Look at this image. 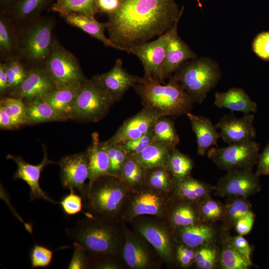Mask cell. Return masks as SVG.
Masks as SVG:
<instances>
[{
	"instance_id": "obj_1",
	"label": "cell",
	"mask_w": 269,
	"mask_h": 269,
	"mask_svg": "<svg viewBox=\"0 0 269 269\" xmlns=\"http://www.w3.org/2000/svg\"><path fill=\"white\" fill-rule=\"evenodd\" d=\"M184 8L179 10L174 0H121L107 22L109 39L127 52L170 29Z\"/></svg>"
},
{
	"instance_id": "obj_2",
	"label": "cell",
	"mask_w": 269,
	"mask_h": 269,
	"mask_svg": "<svg viewBox=\"0 0 269 269\" xmlns=\"http://www.w3.org/2000/svg\"><path fill=\"white\" fill-rule=\"evenodd\" d=\"M133 88L143 108L160 117L186 115L195 103L173 76L166 84L142 77Z\"/></svg>"
},
{
	"instance_id": "obj_3",
	"label": "cell",
	"mask_w": 269,
	"mask_h": 269,
	"mask_svg": "<svg viewBox=\"0 0 269 269\" xmlns=\"http://www.w3.org/2000/svg\"><path fill=\"white\" fill-rule=\"evenodd\" d=\"M113 219L87 217L78 221L74 227L66 229V234L89 254L114 255L118 251L120 240Z\"/></svg>"
},
{
	"instance_id": "obj_4",
	"label": "cell",
	"mask_w": 269,
	"mask_h": 269,
	"mask_svg": "<svg viewBox=\"0 0 269 269\" xmlns=\"http://www.w3.org/2000/svg\"><path fill=\"white\" fill-rule=\"evenodd\" d=\"M129 189L119 178L102 177L87 186L83 206L91 217L114 219L120 211Z\"/></svg>"
},
{
	"instance_id": "obj_5",
	"label": "cell",
	"mask_w": 269,
	"mask_h": 269,
	"mask_svg": "<svg viewBox=\"0 0 269 269\" xmlns=\"http://www.w3.org/2000/svg\"><path fill=\"white\" fill-rule=\"evenodd\" d=\"M173 76L195 103H202L217 84L221 73L218 65L205 57L183 63Z\"/></svg>"
},
{
	"instance_id": "obj_6",
	"label": "cell",
	"mask_w": 269,
	"mask_h": 269,
	"mask_svg": "<svg viewBox=\"0 0 269 269\" xmlns=\"http://www.w3.org/2000/svg\"><path fill=\"white\" fill-rule=\"evenodd\" d=\"M116 102L93 78L86 79L79 88L71 119L97 122L104 118Z\"/></svg>"
},
{
	"instance_id": "obj_7",
	"label": "cell",
	"mask_w": 269,
	"mask_h": 269,
	"mask_svg": "<svg viewBox=\"0 0 269 269\" xmlns=\"http://www.w3.org/2000/svg\"><path fill=\"white\" fill-rule=\"evenodd\" d=\"M179 20L175 22L170 29L156 39L128 49V53L134 54L140 60L144 69L143 78L165 84L163 76L164 62L169 41L177 32Z\"/></svg>"
},
{
	"instance_id": "obj_8",
	"label": "cell",
	"mask_w": 269,
	"mask_h": 269,
	"mask_svg": "<svg viewBox=\"0 0 269 269\" xmlns=\"http://www.w3.org/2000/svg\"><path fill=\"white\" fill-rule=\"evenodd\" d=\"M44 69L56 88H79L86 80L74 55L57 42L53 43Z\"/></svg>"
},
{
	"instance_id": "obj_9",
	"label": "cell",
	"mask_w": 269,
	"mask_h": 269,
	"mask_svg": "<svg viewBox=\"0 0 269 269\" xmlns=\"http://www.w3.org/2000/svg\"><path fill=\"white\" fill-rule=\"evenodd\" d=\"M260 146L251 141L229 144L223 147H212L207 156L217 166L227 171L237 169L252 170L257 164Z\"/></svg>"
},
{
	"instance_id": "obj_10",
	"label": "cell",
	"mask_w": 269,
	"mask_h": 269,
	"mask_svg": "<svg viewBox=\"0 0 269 269\" xmlns=\"http://www.w3.org/2000/svg\"><path fill=\"white\" fill-rule=\"evenodd\" d=\"M53 22L50 20L37 21L27 29L23 40L24 56L33 62L46 61L53 46Z\"/></svg>"
},
{
	"instance_id": "obj_11",
	"label": "cell",
	"mask_w": 269,
	"mask_h": 269,
	"mask_svg": "<svg viewBox=\"0 0 269 269\" xmlns=\"http://www.w3.org/2000/svg\"><path fill=\"white\" fill-rule=\"evenodd\" d=\"M260 188L259 176L248 169L228 171L214 187L219 196L243 198L258 192Z\"/></svg>"
},
{
	"instance_id": "obj_12",
	"label": "cell",
	"mask_w": 269,
	"mask_h": 269,
	"mask_svg": "<svg viewBox=\"0 0 269 269\" xmlns=\"http://www.w3.org/2000/svg\"><path fill=\"white\" fill-rule=\"evenodd\" d=\"M60 168V180L64 188L77 190L82 197L86 191L85 181L89 178L86 152L64 156L58 162Z\"/></svg>"
},
{
	"instance_id": "obj_13",
	"label": "cell",
	"mask_w": 269,
	"mask_h": 269,
	"mask_svg": "<svg viewBox=\"0 0 269 269\" xmlns=\"http://www.w3.org/2000/svg\"><path fill=\"white\" fill-rule=\"evenodd\" d=\"M252 114H244L241 118L232 115H224L215 125L219 129L220 137L228 144L241 143L253 140L256 131Z\"/></svg>"
},
{
	"instance_id": "obj_14",
	"label": "cell",
	"mask_w": 269,
	"mask_h": 269,
	"mask_svg": "<svg viewBox=\"0 0 269 269\" xmlns=\"http://www.w3.org/2000/svg\"><path fill=\"white\" fill-rule=\"evenodd\" d=\"M159 118L154 113L143 108L138 113L126 120L106 142L109 144H121L138 138L150 131Z\"/></svg>"
},
{
	"instance_id": "obj_15",
	"label": "cell",
	"mask_w": 269,
	"mask_h": 269,
	"mask_svg": "<svg viewBox=\"0 0 269 269\" xmlns=\"http://www.w3.org/2000/svg\"><path fill=\"white\" fill-rule=\"evenodd\" d=\"M7 158L13 160L17 165V170L14 174L13 179L22 180L29 186L30 201L43 199L52 203H57L48 196L39 185L41 172L45 167L54 163L48 159L45 150L42 161L37 165L27 163L19 156L8 155Z\"/></svg>"
},
{
	"instance_id": "obj_16",
	"label": "cell",
	"mask_w": 269,
	"mask_h": 269,
	"mask_svg": "<svg viewBox=\"0 0 269 269\" xmlns=\"http://www.w3.org/2000/svg\"><path fill=\"white\" fill-rule=\"evenodd\" d=\"M100 85L116 102L119 101L124 94L141 79L136 75H132L123 68V62L118 59L108 72L93 77Z\"/></svg>"
},
{
	"instance_id": "obj_17",
	"label": "cell",
	"mask_w": 269,
	"mask_h": 269,
	"mask_svg": "<svg viewBox=\"0 0 269 269\" xmlns=\"http://www.w3.org/2000/svg\"><path fill=\"white\" fill-rule=\"evenodd\" d=\"M55 88L44 69H35L27 72L24 80L12 90L10 96L27 101L43 98Z\"/></svg>"
},
{
	"instance_id": "obj_18",
	"label": "cell",
	"mask_w": 269,
	"mask_h": 269,
	"mask_svg": "<svg viewBox=\"0 0 269 269\" xmlns=\"http://www.w3.org/2000/svg\"><path fill=\"white\" fill-rule=\"evenodd\" d=\"M154 189L143 190L134 196L131 201L127 216L130 220L140 215L161 216L165 209L164 198Z\"/></svg>"
},
{
	"instance_id": "obj_19",
	"label": "cell",
	"mask_w": 269,
	"mask_h": 269,
	"mask_svg": "<svg viewBox=\"0 0 269 269\" xmlns=\"http://www.w3.org/2000/svg\"><path fill=\"white\" fill-rule=\"evenodd\" d=\"M136 228L162 259L168 262L172 261L173 248L170 236L161 224L150 221H142L137 224Z\"/></svg>"
},
{
	"instance_id": "obj_20",
	"label": "cell",
	"mask_w": 269,
	"mask_h": 269,
	"mask_svg": "<svg viewBox=\"0 0 269 269\" xmlns=\"http://www.w3.org/2000/svg\"><path fill=\"white\" fill-rule=\"evenodd\" d=\"M91 138V143L86 151L88 161V186L102 177L111 176L110 160L103 141H100L99 135L96 132L92 134Z\"/></svg>"
},
{
	"instance_id": "obj_21",
	"label": "cell",
	"mask_w": 269,
	"mask_h": 269,
	"mask_svg": "<svg viewBox=\"0 0 269 269\" xmlns=\"http://www.w3.org/2000/svg\"><path fill=\"white\" fill-rule=\"evenodd\" d=\"M186 115L196 137L197 154L204 156L212 146L217 145L218 140L220 138L219 133L209 118L194 115L190 112Z\"/></svg>"
},
{
	"instance_id": "obj_22",
	"label": "cell",
	"mask_w": 269,
	"mask_h": 269,
	"mask_svg": "<svg viewBox=\"0 0 269 269\" xmlns=\"http://www.w3.org/2000/svg\"><path fill=\"white\" fill-rule=\"evenodd\" d=\"M197 58L196 54L175 33L170 39L163 67L164 79L175 73L185 62Z\"/></svg>"
},
{
	"instance_id": "obj_23",
	"label": "cell",
	"mask_w": 269,
	"mask_h": 269,
	"mask_svg": "<svg viewBox=\"0 0 269 269\" xmlns=\"http://www.w3.org/2000/svg\"><path fill=\"white\" fill-rule=\"evenodd\" d=\"M214 105L219 108H225L244 114L256 113L257 103L251 100L241 88H232L224 92H216Z\"/></svg>"
},
{
	"instance_id": "obj_24",
	"label": "cell",
	"mask_w": 269,
	"mask_h": 269,
	"mask_svg": "<svg viewBox=\"0 0 269 269\" xmlns=\"http://www.w3.org/2000/svg\"><path fill=\"white\" fill-rule=\"evenodd\" d=\"M69 24L80 28L92 37L102 42L106 46L110 47L121 51L124 49L114 43L105 35L104 30L107 23L97 21L94 17L78 13H69L62 16Z\"/></svg>"
},
{
	"instance_id": "obj_25",
	"label": "cell",
	"mask_w": 269,
	"mask_h": 269,
	"mask_svg": "<svg viewBox=\"0 0 269 269\" xmlns=\"http://www.w3.org/2000/svg\"><path fill=\"white\" fill-rule=\"evenodd\" d=\"M123 257L126 264L132 269H143L150 266V256L145 245L138 238L130 233L126 236Z\"/></svg>"
},
{
	"instance_id": "obj_26",
	"label": "cell",
	"mask_w": 269,
	"mask_h": 269,
	"mask_svg": "<svg viewBox=\"0 0 269 269\" xmlns=\"http://www.w3.org/2000/svg\"><path fill=\"white\" fill-rule=\"evenodd\" d=\"M24 102L26 107L27 124L67 120L43 97L36 98Z\"/></svg>"
},
{
	"instance_id": "obj_27",
	"label": "cell",
	"mask_w": 269,
	"mask_h": 269,
	"mask_svg": "<svg viewBox=\"0 0 269 269\" xmlns=\"http://www.w3.org/2000/svg\"><path fill=\"white\" fill-rule=\"evenodd\" d=\"M79 88H56L43 98L67 120L71 119Z\"/></svg>"
},
{
	"instance_id": "obj_28",
	"label": "cell",
	"mask_w": 269,
	"mask_h": 269,
	"mask_svg": "<svg viewBox=\"0 0 269 269\" xmlns=\"http://www.w3.org/2000/svg\"><path fill=\"white\" fill-rule=\"evenodd\" d=\"M179 236L182 243L191 248L208 245L215 236L211 226L198 223L179 227Z\"/></svg>"
},
{
	"instance_id": "obj_29",
	"label": "cell",
	"mask_w": 269,
	"mask_h": 269,
	"mask_svg": "<svg viewBox=\"0 0 269 269\" xmlns=\"http://www.w3.org/2000/svg\"><path fill=\"white\" fill-rule=\"evenodd\" d=\"M173 149L166 145L153 141L142 152L133 156L146 169L165 167Z\"/></svg>"
},
{
	"instance_id": "obj_30",
	"label": "cell",
	"mask_w": 269,
	"mask_h": 269,
	"mask_svg": "<svg viewBox=\"0 0 269 269\" xmlns=\"http://www.w3.org/2000/svg\"><path fill=\"white\" fill-rule=\"evenodd\" d=\"M174 181L178 196L190 201H201L208 197L212 188L207 184L189 176Z\"/></svg>"
},
{
	"instance_id": "obj_31",
	"label": "cell",
	"mask_w": 269,
	"mask_h": 269,
	"mask_svg": "<svg viewBox=\"0 0 269 269\" xmlns=\"http://www.w3.org/2000/svg\"><path fill=\"white\" fill-rule=\"evenodd\" d=\"M152 131L154 142L172 148H176L180 142L174 122L169 117L159 118L153 126Z\"/></svg>"
},
{
	"instance_id": "obj_32",
	"label": "cell",
	"mask_w": 269,
	"mask_h": 269,
	"mask_svg": "<svg viewBox=\"0 0 269 269\" xmlns=\"http://www.w3.org/2000/svg\"><path fill=\"white\" fill-rule=\"evenodd\" d=\"M96 0H56L51 9L62 16L75 13L95 17V15L98 12Z\"/></svg>"
},
{
	"instance_id": "obj_33",
	"label": "cell",
	"mask_w": 269,
	"mask_h": 269,
	"mask_svg": "<svg viewBox=\"0 0 269 269\" xmlns=\"http://www.w3.org/2000/svg\"><path fill=\"white\" fill-rule=\"evenodd\" d=\"M147 169L134 156L128 155L119 178L129 188L145 183Z\"/></svg>"
},
{
	"instance_id": "obj_34",
	"label": "cell",
	"mask_w": 269,
	"mask_h": 269,
	"mask_svg": "<svg viewBox=\"0 0 269 269\" xmlns=\"http://www.w3.org/2000/svg\"><path fill=\"white\" fill-rule=\"evenodd\" d=\"M193 166L192 159L174 148L170 154L165 167L174 180H179L189 176Z\"/></svg>"
},
{
	"instance_id": "obj_35",
	"label": "cell",
	"mask_w": 269,
	"mask_h": 269,
	"mask_svg": "<svg viewBox=\"0 0 269 269\" xmlns=\"http://www.w3.org/2000/svg\"><path fill=\"white\" fill-rule=\"evenodd\" d=\"M224 205L223 221L226 228L235 226L237 221L242 217L251 211V206L243 197H231Z\"/></svg>"
},
{
	"instance_id": "obj_36",
	"label": "cell",
	"mask_w": 269,
	"mask_h": 269,
	"mask_svg": "<svg viewBox=\"0 0 269 269\" xmlns=\"http://www.w3.org/2000/svg\"><path fill=\"white\" fill-rule=\"evenodd\" d=\"M252 262L237 251L227 240L224 242L220 256V266L223 269H247Z\"/></svg>"
},
{
	"instance_id": "obj_37",
	"label": "cell",
	"mask_w": 269,
	"mask_h": 269,
	"mask_svg": "<svg viewBox=\"0 0 269 269\" xmlns=\"http://www.w3.org/2000/svg\"><path fill=\"white\" fill-rule=\"evenodd\" d=\"M0 107L11 118L16 129L27 124V118L25 103L21 99L4 97L1 99Z\"/></svg>"
},
{
	"instance_id": "obj_38",
	"label": "cell",
	"mask_w": 269,
	"mask_h": 269,
	"mask_svg": "<svg viewBox=\"0 0 269 269\" xmlns=\"http://www.w3.org/2000/svg\"><path fill=\"white\" fill-rule=\"evenodd\" d=\"M200 219L198 209L187 203L177 205L170 214L171 223L178 227L197 224Z\"/></svg>"
},
{
	"instance_id": "obj_39",
	"label": "cell",
	"mask_w": 269,
	"mask_h": 269,
	"mask_svg": "<svg viewBox=\"0 0 269 269\" xmlns=\"http://www.w3.org/2000/svg\"><path fill=\"white\" fill-rule=\"evenodd\" d=\"M171 174L166 167L147 169L145 183L150 188L156 190L166 191L169 190L171 187Z\"/></svg>"
},
{
	"instance_id": "obj_40",
	"label": "cell",
	"mask_w": 269,
	"mask_h": 269,
	"mask_svg": "<svg viewBox=\"0 0 269 269\" xmlns=\"http://www.w3.org/2000/svg\"><path fill=\"white\" fill-rule=\"evenodd\" d=\"M103 142L110 160V175L119 178L128 154L120 144Z\"/></svg>"
},
{
	"instance_id": "obj_41",
	"label": "cell",
	"mask_w": 269,
	"mask_h": 269,
	"mask_svg": "<svg viewBox=\"0 0 269 269\" xmlns=\"http://www.w3.org/2000/svg\"><path fill=\"white\" fill-rule=\"evenodd\" d=\"M198 211L200 218L206 221H215L222 219L224 205L219 201L207 197L200 201Z\"/></svg>"
},
{
	"instance_id": "obj_42",
	"label": "cell",
	"mask_w": 269,
	"mask_h": 269,
	"mask_svg": "<svg viewBox=\"0 0 269 269\" xmlns=\"http://www.w3.org/2000/svg\"><path fill=\"white\" fill-rule=\"evenodd\" d=\"M217 259L216 250L209 245L201 247L195 252V260L200 269H212L215 267Z\"/></svg>"
},
{
	"instance_id": "obj_43",
	"label": "cell",
	"mask_w": 269,
	"mask_h": 269,
	"mask_svg": "<svg viewBox=\"0 0 269 269\" xmlns=\"http://www.w3.org/2000/svg\"><path fill=\"white\" fill-rule=\"evenodd\" d=\"M53 251L43 246L35 244L30 253L31 268H46L51 265Z\"/></svg>"
},
{
	"instance_id": "obj_44",
	"label": "cell",
	"mask_w": 269,
	"mask_h": 269,
	"mask_svg": "<svg viewBox=\"0 0 269 269\" xmlns=\"http://www.w3.org/2000/svg\"><path fill=\"white\" fill-rule=\"evenodd\" d=\"M8 77V90H12L25 78L27 72L17 61L13 60L5 64Z\"/></svg>"
},
{
	"instance_id": "obj_45",
	"label": "cell",
	"mask_w": 269,
	"mask_h": 269,
	"mask_svg": "<svg viewBox=\"0 0 269 269\" xmlns=\"http://www.w3.org/2000/svg\"><path fill=\"white\" fill-rule=\"evenodd\" d=\"M152 130L142 136L120 144L128 155H136L153 142Z\"/></svg>"
},
{
	"instance_id": "obj_46",
	"label": "cell",
	"mask_w": 269,
	"mask_h": 269,
	"mask_svg": "<svg viewBox=\"0 0 269 269\" xmlns=\"http://www.w3.org/2000/svg\"><path fill=\"white\" fill-rule=\"evenodd\" d=\"M70 193L64 196L59 203L65 214L73 216L81 212L83 205V197L76 194L74 189L70 190Z\"/></svg>"
},
{
	"instance_id": "obj_47",
	"label": "cell",
	"mask_w": 269,
	"mask_h": 269,
	"mask_svg": "<svg viewBox=\"0 0 269 269\" xmlns=\"http://www.w3.org/2000/svg\"><path fill=\"white\" fill-rule=\"evenodd\" d=\"M46 0H18L14 10L16 15L21 19L30 16L43 5Z\"/></svg>"
},
{
	"instance_id": "obj_48",
	"label": "cell",
	"mask_w": 269,
	"mask_h": 269,
	"mask_svg": "<svg viewBox=\"0 0 269 269\" xmlns=\"http://www.w3.org/2000/svg\"><path fill=\"white\" fill-rule=\"evenodd\" d=\"M252 48L260 59L269 61V31H264L257 35L253 41Z\"/></svg>"
},
{
	"instance_id": "obj_49",
	"label": "cell",
	"mask_w": 269,
	"mask_h": 269,
	"mask_svg": "<svg viewBox=\"0 0 269 269\" xmlns=\"http://www.w3.org/2000/svg\"><path fill=\"white\" fill-rule=\"evenodd\" d=\"M67 268L69 269L88 268V253L83 247L76 243H74L73 256Z\"/></svg>"
},
{
	"instance_id": "obj_50",
	"label": "cell",
	"mask_w": 269,
	"mask_h": 269,
	"mask_svg": "<svg viewBox=\"0 0 269 269\" xmlns=\"http://www.w3.org/2000/svg\"><path fill=\"white\" fill-rule=\"evenodd\" d=\"M13 47L12 35L6 21L2 18L0 19V48L4 53H9Z\"/></svg>"
},
{
	"instance_id": "obj_51",
	"label": "cell",
	"mask_w": 269,
	"mask_h": 269,
	"mask_svg": "<svg viewBox=\"0 0 269 269\" xmlns=\"http://www.w3.org/2000/svg\"><path fill=\"white\" fill-rule=\"evenodd\" d=\"M254 214L251 211L237 221L235 227L239 235L243 236L250 232L254 223Z\"/></svg>"
},
{
	"instance_id": "obj_52",
	"label": "cell",
	"mask_w": 269,
	"mask_h": 269,
	"mask_svg": "<svg viewBox=\"0 0 269 269\" xmlns=\"http://www.w3.org/2000/svg\"><path fill=\"white\" fill-rule=\"evenodd\" d=\"M234 248L249 260H251V249L247 240L242 235L228 239Z\"/></svg>"
},
{
	"instance_id": "obj_53",
	"label": "cell",
	"mask_w": 269,
	"mask_h": 269,
	"mask_svg": "<svg viewBox=\"0 0 269 269\" xmlns=\"http://www.w3.org/2000/svg\"><path fill=\"white\" fill-rule=\"evenodd\" d=\"M256 173L258 176L269 175V140L261 154H259Z\"/></svg>"
},
{
	"instance_id": "obj_54",
	"label": "cell",
	"mask_w": 269,
	"mask_h": 269,
	"mask_svg": "<svg viewBox=\"0 0 269 269\" xmlns=\"http://www.w3.org/2000/svg\"><path fill=\"white\" fill-rule=\"evenodd\" d=\"M121 0H96L98 11L109 15L116 12L120 6Z\"/></svg>"
},
{
	"instance_id": "obj_55",
	"label": "cell",
	"mask_w": 269,
	"mask_h": 269,
	"mask_svg": "<svg viewBox=\"0 0 269 269\" xmlns=\"http://www.w3.org/2000/svg\"><path fill=\"white\" fill-rule=\"evenodd\" d=\"M0 128L2 130L16 129L11 118L1 107H0Z\"/></svg>"
},
{
	"instance_id": "obj_56",
	"label": "cell",
	"mask_w": 269,
	"mask_h": 269,
	"mask_svg": "<svg viewBox=\"0 0 269 269\" xmlns=\"http://www.w3.org/2000/svg\"><path fill=\"white\" fill-rule=\"evenodd\" d=\"M8 90V77L5 64H0V92L3 93Z\"/></svg>"
},
{
	"instance_id": "obj_57",
	"label": "cell",
	"mask_w": 269,
	"mask_h": 269,
	"mask_svg": "<svg viewBox=\"0 0 269 269\" xmlns=\"http://www.w3.org/2000/svg\"><path fill=\"white\" fill-rule=\"evenodd\" d=\"M176 257L183 267H188L194 262L189 256L182 252L176 251Z\"/></svg>"
},
{
	"instance_id": "obj_58",
	"label": "cell",
	"mask_w": 269,
	"mask_h": 269,
	"mask_svg": "<svg viewBox=\"0 0 269 269\" xmlns=\"http://www.w3.org/2000/svg\"><path fill=\"white\" fill-rule=\"evenodd\" d=\"M196 0L197 2L198 3V5L199 7H200V8H202V3L201 2L200 0Z\"/></svg>"
},
{
	"instance_id": "obj_59",
	"label": "cell",
	"mask_w": 269,
	"mask_h": 269,
	"mask_svg": "<svg viewBox=\"0 0 269 269\" xmlns=\"http://www.w3.org/2000/svg\"><path fill=\"white\" fill-rule=\"evenodd\" d=\"M11 0H0L1 2H7L8 1H10Z\"/></svg>"
}]
</instances>
